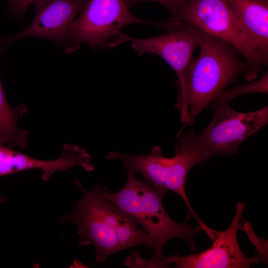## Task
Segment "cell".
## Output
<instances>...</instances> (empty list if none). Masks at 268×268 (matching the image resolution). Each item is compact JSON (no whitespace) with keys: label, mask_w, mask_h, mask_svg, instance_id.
Listing matches in <instances>:
<instances>
[{"label":"cell","mask_w":268,"mask_h":268,"mask_svg":"<svg viewBox=\"0 0 268 268\" xmlns=\"http://www.w3.org/2000/svg\"><path fill=\"white\" fill-rule=\"evenodd\" d=\"M200 52L192 57L185 74V93L176 102L185 123L180 133L193 124L197 115L247 71L245 61L228 43L198 29Z\"/></svg>","instance_id":"obj_1"},{"label":"cell","mask_w":268,"mask_h":268,"mask_svg":"<svg viewBox=\"0 0 268 268\" xmlns=\"http://www.w3.org/2000/svg\"><path fill=\"white\" fill-rule=\"evenodd\" d=\"M123 187L111 193L101 186L103 197L126 213L149 236L154 244V254L150 258L155 268H168L163 262V249L173 238L185 240L192 251H196V239L203 228L199 224L191 226L188 219L178 222L172 219L163 204V198L167 191L157 189L145 181L138 180L135 175L127 174Z\"/></svg>","instance_id":"obj_2"},{"label":"cell","mask_w":268,"mask_h":268,"mask_svg":"<svg viewBox=\"0 0 268 268\" xmlns=\"http://www.w3.org/2000/svg\"><path fill=\"white\" fill-rule=\"evenodd\" d=\"M193 133L191 130L177 134L178 140L174 146L175 154L172 157L164 156L161 148L155 145L149 153L146 154H132L112 150L105 158L119 160L127 174H140L144 181L154 188L171 191L178 195L199 224L206 229L207 226L195 213L185 191L189 171L194 166L207 161L196 144Z\"/></svg>","instance_id":"obj_3"},{"label":"cell","mask_w":268,"mask_h":268,"mask_svg":"<svg viewBox=\"0 0 268 268\" xmlns=\"http://www.w3.org/2000/svg\"><path fill=\"white\" fill-rule=\"evenodd\" d=\"M125 0H89L81 14L71 24L63 47L66 53H72L82 44L92 49L110 48L126 42L127 34L122 29L133 23L150 24L169 31L178 22H159L142 19L134 15Z\"/></svg>","instance_id":"obj_4"},{"label":"cell","mask_w":268,"mask_h":268,"mask_svg":"<svg viewBox=\"0 0 268 268\" xmlns=\"http://www.w3.org/2000/svg\"><path fill=\"white\" fill-rule=\"evenodd\" d=\"M169 21L192 25L232 45L244 59L248 81L256 79L266 67L226 0H191L177 8Z\"/></svg>","instance_id":"obj_5"},{"label":"cell","mask_w":268,"mask_h":268,"mask_svg":"<svg viewBox=\"0 0 268 268\" xmlns=\"http://www.w3.org/2000/svg\"><path fill=\"white\" fill-rule=\"evenodd\" d=\"M213 118L207 127L193 139L207 160L215 155L238 153L239 147L268 121V107L255 111L238 112L228 103L213 105Z\"/></svg>","instance_id":"obj_6"},{"label":"cell","mask_w":268,"mask_h":268,"mask_svg":"<svg viewBox=\"0 0 268 268\" xmlns=\"http://www.w3.org/2000/svg\"><path fill=\"white\" fill-rule=\"evenodd\" d=\"M73 182L81 192V198L77 199L71 211L62 215L58 221L74 224L78 243L82 246L93 245L95 264H103L121 249L105 211L101 185L96 184L91 190H87L78 179H74Z\"/></svg>","instance_id":"obj_7"},{"label":"cell","mask_w":268,"mask_h":268,"mask_svg":"<svg viewBox=\"0 0 268 268\" xmlns=\"http://www.w3.org/2000/svg\"><path fill=\"white\" fill-rule=\"evenodd\" d=\"M245 204L239 201L230 224L223 231H216L212 245L207 250L187 256L178 254L164 256L163 262L168 268H247L262 260L260 255L249 258L240 248L237 231Z\"/></svg>","instance_id":"obj_8"},{"label":"cell","mask_w":268,"mask_h":268,"mask_svg":"<svg viewBox=\"0 0 268 268\" xmlns=\"http://www.w3.org/2000/svg\"><path fill=\"white\" fill-rule=\"evenodd\" d=\"M138 55L155 54L165 60L176 74L177 87L180 101L185 93V74L193 53L199 45V33L197 27L184 24L169 33L147 38H135L127 36L126 42Z\"/></svg>","instance_id":"obj_9"},{"label":"cell","mask_w":268,"mask_h":268,"mask_svg":"<svg viewBox=\"0 0 268 268\" xmlns=\"http://www.w3.org/2000/svg\"><path fill=\"white\" fill-rule=\"evenodd\" d=\"M89 0H34L35 15L22 31L9 36L11 42L24 37L44 38L64 47L69 28Z\"/></svg>","instance_id":"obj_10"},{"label":"cell","mask_w":268,"mask_h":268,"mask_svg":"<svg viewBox=\"0 0 268 268\" xmlns=\"http://www.w3.org/2000/svg\"><path fill=\"white\" fill-rule=\"evenodd\" d=\"M61 155L53 160H42L15 151L0 144V177L38 169L42 172V180L48 182L57 171L69 170L74 167H82L87 172L93 171L92 158L86 150L76 144L65 143Z\"/></svg>","instance_id":"obj_11"},{"label":"cell","mask_w":268,"mask_h":268,"mask_svg":"<svg viewBox=\"0 0 268 268\" xmlns=\"http://www.w3.org/2000/svg\"><path fill=\"white\" fill-rule=\"evenodd\" d=\"M245 32L268 63V0H226Z\"/></svg>","instance_id":"obj_12"},{"label":"cell","mask_w":268,"mask_h":268,"mask_svg":"<svg viewBox=\"0 0 268 268\" xmlns=\"http://www.w3.org/2000/svg\"><path fill=\"white\" fill-rule=\"evenodd\" d=\"M5 48H0V57L5 52ZM27 111L24 105L12 108L9 106L0 80V144L7 143L12 148L15 146L20 148L26 147L29 131L19 129L17 123Z\"/></svg>","instance_id":"obj_13"},{"label":"cell","mask_w":268,"mask_h":268,"mask_svg":"<svg viewBox=\"0 0 268 268\" xmlns=\"http://www.w3.org/2000/svg\"><path fill=\"white\" fill-rule=\"evenodd\" d=\"M268 73L266 71L262 77L257 81L236 86L224 90L214 101V105L228 103L233 98L242 94L249 93H268Z\"/></svg>","instance_id":"obj_14"},{"label":"cell","mask_w":268,"mask_h":268,"mask_svg":"<svg viewBox=\"0 0 268 268\" xmlns=\"http://www.w3.org/2000/svg\"><path fill=\"white\" fill-rule=\"evenodd\" d=\"M124 263L130 268H155L150 259H144L138 251L130 253L124 260Z\"/></svg>","instance_id":"obj_15"},{"label":"cell","mask_w":268,"mask_h":268,"mask_svg":"<svg viewBox=\"0 0 268 268\" xmlns=\"http://www.w3.org/2000/svg\"><path fill=\"white\" fill-rule=\"evenodd\" d=\"M34 0H8V12L10 15L21 19L28 5L32 3Z\"/></svg>","instance_id":"obj_16"},{"label":"cell","mask_w":268,"mask_h":268,"mask_svg":"<svg viewBox=\"0 0 268 268\" xmlns=\"http://www.w3.org/2000/svg\"><path fill=\"white\" fill-rule=\"evenodd\" d=\"M191 0H134L132 5L139 2L153 1L158 2L167 8L173 13L180 6L187 3Z\"/></svg>","instance_id":"obj_17"},{"label":"cell","mask_w":268,"mask_h":268,"mask_svg":"<svg viewBox=\"0 0 268 268\" xmlns=\"http://www.w3.org/2000/svg\"><path fill=\"white\" fill-rule=\"evenodd\" d=\"M11 44L9 36L6 37L0 36V48L5 47Z\"/></svg>","instance_id":"obj_18"},{"label":"cell","mask_w":268,"mask_h":268,"mask_svg":"<svg viewBox=\"0 0 268 268\" xmlns=\"http://www.w3.org/2000/svg\"><path fill=\"white\" fill-rule=\"evenodd\" d=\"M126 0V2L127 4L129 6V7H130V6L132 5V2H133V1L134 0Z\"/></svg>","instance_id":"obj_19"}]
</instances>
